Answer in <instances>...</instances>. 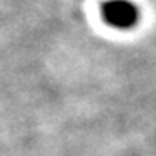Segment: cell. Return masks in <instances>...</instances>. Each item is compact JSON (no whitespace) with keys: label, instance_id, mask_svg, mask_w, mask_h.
<instances>
[{"label":"cell","instance_id":"6da1fadb","mask_svg":"<svg viewBox=\"0 0 156 156\" xmlns=\"http://www.w3.org/2000/svg\"><path fill=\"white\" fill-rule=\"evenodd\" d=\"M102 19L118 30H128L139 21V9L128 0H108L102 4Z\"/></svg>","mask_w":156,"mask_h":156}]
</instances>
